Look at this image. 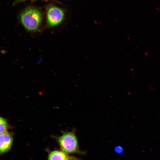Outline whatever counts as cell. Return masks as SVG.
I'll list each match as a JSON object with an SVG mask.
<instances>
[{
    "label": "cell",
    "instance_id": "cell-6",
    "mask_svg": "<svg viewBox=\"0 0 160 160\" xmlns=\"http://www.w3.org/2000/svg\"><path fill=\"white\" fill-rule=\"evenodd\" d=\"M8 128V124L6 120L0 117V134L6 132Z\"/></svg>",
    "mask_w": 160,
    "mask_h": 160
},
{
    "label": "cell",
    "instance_id": "cell-1",
    "mask_svg": "<svg viewBox=\"0 0 160 160\" xmlns=\"http://www.w3.org/2000/svg\"><path fill=\"white\" fill-rule=\"evenodd\" d=\"M19 18L25 28L28 31L34 32L39 29L42 19V14L38 9L29 7L20 12Z\"/></svg>",
    "mask_w": 160,
    "mask_h": 160
},
{
    "label": "cell",
    "instance_id": "cell-8",
    "mask_svg": "<svg viewBox=\"0 0 160 160\" xmlns=\"http://www.w3.org/2000/svg\"><path fill=\"white\" fill-rule=\"evenodd\" d=\"M26 0H15L13 3V5L14 6L20 2Z\"/></svg>",
    "mask_w": 160,
    "mask_h": 160
},
{
    "label": "cell",
    "instance_id": "cell-2",
    "mask_svg": "<svg viewBox=\"0 0 160 160\" xmlns=\"http://www.w3.org/2000/svg\"><path fill=\"white\" fill-rule=\"evenodd\" d=\"M59 145L60 150L65 153L82 154L79 146L78 141L74 130L63 132L60 136H53Z\"/></svg>",
    "mask_w": 160,
    "mask_h": 160
},
{
    "label": "cell",
    "instance_id": "cell-4",
    "mask_svg": "<svg viewBox=\"0 0 160 160\" xmlns=\"http://www.w3.org/2000/svg\"><path fill=\"white\" fill-rule=\"evenodd\" d=\"M47 160H80L73 156L67 154L60 150H50L47 149Z\"/></svg>",
    "mask_w": 160,
    "mask_h": 160
},
{
    "label": "cell",
    "instance_id": "cell-7",
    "mask_svg": "<svg viewBox=\"0 0 160 160\" xmlns=\"http://www.w3.org/2000/svg\"><path fill=\"white\" fill-rule=\"evenodd\" d=\"M115 151L118 153H120L123 152V150L121 147L120 146H117L115 147Z\"/></svg>",
    "mask_w": 160,
    "mask_h": 160
},
{
    "label": "cell",
    "instance_id": "cell-5",
    "mask_svg": "<svg viewBox=\"0 0 160 160\" xmlns=\"http://www.w3.org/2000/svg\"><path fill=\"white\" fill-rule=\"evenodd\" d=\"M13 137L10 133L4 132L0 134V153L9 151L12 146Z\"/></svg>",
    "mask_w": 160,
    "mask_h": 160
},
{
    "label": "cell",
    "instance_id": "cell-3",
    "mask_svg": "<svg viewBox=\"0 0 160 160\" xmlns=\"http://www.w3.org/2000/svg\"><path fill=\"white\" fill-rule=\"evenodd\" d=\"M64 14L60 8L53 6L49 9L47 15V21L48 25L50 27L56 26L63 21Z\"/></svg>",
    "mask_w": 160,
    "mask_h": 160
}]
</instances>
